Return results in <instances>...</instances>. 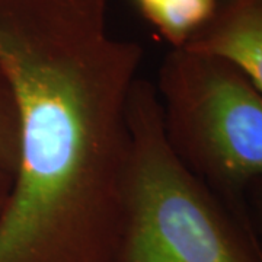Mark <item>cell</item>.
<instances>
[{"instance_id": "obj_1", "label": "cell", "mask_w": 262, "mask_h": 262, "mask_svg": "<svg viewBox=\"0 0 262 262\" xmlns=\"http://www.w3.org/2000/svg\"><path fill=\"white\" fill-rule=\"evenodd\" d=\"M110 2L0 0L19 128L0 262H122L144 50L110 32Z\"/></svg>"}, {"instance_id": "obj_2", "label": "cell", "mask_w": 262, "mask_h": 262, "mask_svg": "<svg viewBox=\"0 0 262 262\" xmlns=\"http://www.w3.org/2000/svg\"><path fill=\"white\" fill-rule=\"evenodd\" d=\"M133 155L122 262H262L248 204L194 175L170 149L155 84L139 77L130 102Z\"/></svg>"}, {"instance_id": "obj_3", "label": "cell", "mask_w": 262, "mask_h": 262, "mask_svg": "<svg viewBox=\"0 0 262 262\" xmlns=\"http://www.w3.org/2000/svg\"><path fill=\"white\" fill-rule=\"evenodd\" d=\"M155 84L170 149L194 175L236 204L262 179V92L230 61L170 50Z\"/></svg>"}, {"instance_id": "obj_4", "label": "cell", "mask_w": 262, "mask_h": 262, "mask_svg": "<svg viewBox=\"0 0 262 262\" xmlns=\"http://www.w3.org/2000/svg\"><path fill=\"white\" fill-rule=\"evenodd\" d=\"M184 48L230 61L262 92V0H219L214 16Z\"/></svg>"}, {"instance_id": "obj_5", "label": "cell", "mask_w": 262, "mask_h": 262, "mask_svg": "<svg viewBox=\"0 0 262 262\" xmlns=\"http://www.w3.org/2000/svg\"><path fill=\"white\" fill-rule=\"evenodd\" d=\"M170 50L184 48L214 16L219 0H130Z\"/></svg>"}, {"instance_id": "obj_6", "label": "cell", "mask_w": 262, "mask_h": 262, "mask_svg": "<svg viewBox=\"0 0 262 262\" xmlns=\"http://www.w3.org/2000/svg\"><path fill=\"white\" fill-rule=\"evenodd\" d=\"M19 128L15 99L0 73V168L15 173L18 163Z\"/></svg>"}, {"instance_id": "obj_7", "label": "cell", "mask_w": 262, "mask_h": 262, "mask_svg": "<svg viewBox=\"0 0 262 262\" xmlns=\"http://www.w3.org/2000/svg\"><path fill=\"white\" fill-rule=\"evenodd\" d=\"M248 206L252 215L255 227L262 241V179L251 185L248 191Z\"/></svg>"}, {"instance_id": "obj_8", "label": "cell", "mask_w": 262, "mask_h": 262, "mask_svg": "<svg viewBox=\"0 0 262 262\" xmlns=\"http://www.w3.org/2000/svg\"><path fill=\"white\" fill-rule=\"evenodd\" d=\"M12 182H13V173L0 168V214L3 213L8 198H9L10 189H12Z\"/></svg>"}]
</instances>
